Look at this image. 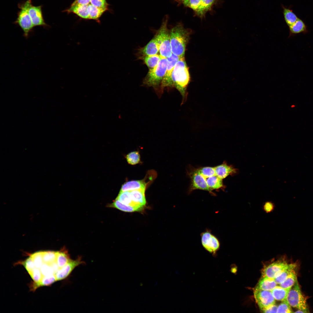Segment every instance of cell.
I'll use <instances>...</instances> for the list:
<instances>
[{
  "label": "cell",
  "mask_w": 313,
  "mask_h": 313,
  "mask_svg": "<svg viewBox=\"0 0 313 313\" xmlns=\"http://www.w3.org/2000/svg\"><path fill=\"white\" fill-rule=\"evenodd\" d=\"M108 6L106 0H75L64 11L74 13L83 19L99 21L103 14L108 10Z\"/></svg>",
  "instance_id": "6da1fadb"
},
{
  "label": "cell",
  "mask_w": 313,
  "mask_h": 313,
  "mask_svg": "<svg viewBox=\"0 0 313 313\" xmlns=\"http://www.w3.org/2000/svg\"><path fill=\"white\" fill-rule=\"evenodd\" d=\"M173 86L179 92L183 98V103L187 96L186 89L190 80L188 68L184 57L181 58L177 62L172 74Z\"/></svg>",
  "instance_id": "7a4b0ae2"
},
{
  "label": "cell",
  "mask_w": 313,
  "mask_h": 313,
  "mask_svg": "<svg viewBox=\"0 0 313 313\" xmlns=\"http://www.w3.org/2000/svg\"><path fill=\"white\" fill-rule=\"evenodd\" d=\"M170 32L172 53L180 58L184 57L186 46L189 38V32L179 24L172 28Z\"/></svg>",
  "instance_id": "3957f363"
},
{
  "label": "cell",
  "mask_w": 313,
  "mask_h": 313,
  "mask_svg": "<svg viewBox=\"0 0 313 313\" xmlns=\"http://www.w3.org/2000/svg\"><path fill=\"white\" fill-rule=\"evenodd\" d=\"M168 19L167 15L164 17L161 26L156 34L159 43L160 55L161 57L165 58L170 57L172 54L170 32L167 26Z\"/></svg>",
  "instance_id": "277c9868"
},
{
  "label": "cell",
  "mask_w": 313,
  "mask_h": 313,
  "mask_svg": "<svg viewBox=\"0 0 313 313\" xmlns=\"http://www.w3.org/2000/svg\"><path fill=\"white\" fill-rule=\"evenodd\" d=\"M167 58L161 57L158 65L150 69L143 81V83L149 87L155 88L161 85L165 74L167 66Z\"/></svg>",
  "instance_id": "5b68a950"
},
{
  "label": "cell",
  "mask_w": 313,
  "mask_h": 313,
  "mask_svg": "<svg viewBox=\"0 0 313 313\" xmlns=\"http://www.w3.org/2000/svg\"><path fill=\"white\" fill-rule=\"evenodd\" d=\"M18 7L20 9L17 13V19L14 23L21 28L23 32V37L27 39L33 32L34 27L25 1L19 3Z\"/></svg>",
  "instance_id": "8992f818"
},
{
  "label": "cell",
  "mask_w": 313,
  "mask_h": 313,
  "mask_svg": "<svg viewBox=\"0 0 313 313\" xmlns=\"http://www.w3.org/2000/svg\"><path fill=\"white\" fill-rule=\"evenodd\" d=\"M286 300L291 307L308 312L306 298L301 292L297 280L289 291Z\"/></svg>",
  "instance_id": "52a82bcc"
},
{
  "label": "cell",
  "mask_w": 313,
  "mask_h": 313,
  "mask_svg": "<svg viewBox=\"0 0 313 313\" xmlns=\"http://www.w3.org/2000/svg\"><path fill=\"white\" fill-rule=\"evenodd\" d=\"M25 2L34 27L42 26L46 29L49 28L50 27L46 23L43 18L42 6H33L31 0H27Z\"/></svg>",
  "instance_id": "ba28073f"
},
{
  "label": "cell",
  "mask_w": 313,
  "mask_h": 313,
  "mask_svg": "<svg viewBox=\"0 0 313 313\" xmlns=\"http://www.w3.org/2000/svg\"><path fill=\"white\" fill-rule=\"evenodd\" d=\"M254 295L256 301L261 310L275 304V301L271 291H267L254 288Z\"/></svg>",
  "instance_id": "9c48e42d"
},
{
  "label": "cell",
  "mask_w": 313,
  "mask_h": 313,
  "mask_svg": "<svg viewBox=\"0 0 313 313\" xmlns=\"http://www.w3.org/2000/svg\"><path fill=\"white\" fill-rule=\"evenodd\" d=\"M293 264H288L286 262L278 261L267 265L262 269V276L274 279L283 271L290 267Z\"/></svg>",
  "instance_id": "30bf717a"
},
{
  "label": "cell",
  "mask_w": 313,
  "mask_h": 313,
  "mask_svg": "<svg viewBox=\"0 0 313 313\" xmlns=\"http://www.w3.org/2000/svg\"><path fill=\"white\" fill-rule=\"evenodd\" d=\"M189 175L191 181L190 191L200 189L212 193L208 186L206 178L199 172L198 169L191 171Z\"/></svg>",
  "instance_id": "8fae6325"
},
{
  "label": "cell",
  "mask_w": 313,
  "mask_h": 313,
  "mask_svg": "<svg viewBox=\"0 0 313 313\" xmlns=\"http://www.w3.org/2000/svg\"><path fill=\"white\" fill-rule=\"evenodd\" d=\"M201 242L204 248L214 255H215L219 248L220 244L218 239L209 232L202 233Z\"/></svg>",
  "instance_id": "7c38bea8"
},
{
  "label": "cell",
  "mask_w": 313,
  "mask_h": 313,
  "mask_svg": "<svg viewBox=\"0 0 313 313\" xmlns=\"http://www.w3.org/2000/svg\"><path fill=\"white\" fill-rule=\"evenodd\" d=\"M180 58L172 53L170 57L167 58L168 61L167 70L160 85L161 90L165 88L173 86L172 74L176 63Z\"/></svg>",
  "instance_id": "4fadbf2b"
},
{
  "label": "cell",
  "mask_w": 313,
  "mask_h": 313,
  "mask_svg": "<svg viewBox=\"0 0 313 313\" xmlns=\"http://www.w3.org/2000/svg\"><path fill=\"white\" fill-rule=\"evenodd\" d=\"M84 262L81 261V257H78L75 260L71 259L65 265L54 273L57 281L61 280L67 278L73 270L77 266Z\"/></svg>",
  "instance_id": "5bb4252c"
},
{
  "label": "cell",
  "mask_w": 313,
  "mask_h": 313,
  "mask_svg": "<svg viewBox=\"0 0 313 313\" xmlns=\"http://www.w3.org/2000/svg\"><path fill=\"white\" fill-rule=\"evenodd\" d=\"M214 168L215 175L223 179L229 175H236L239 172L238 169L235 168L232 165L228 164L225 161Z\"/></svg>",
  "instance_id": "9a60e30c"
},
{
  "label": "cell",
  "mask_w": 313,
  "mask_h": 313,
  "mask_svg": "<svg viewBox=\"0 0 313 313\" xmlns=\"http://www.w3.org/2000/svg\"><path fill=\"white\" fill-rule=\"evenodd\" d=\"M159 43L155 35L154 37L141 50L145 56L157 54L159 52Z\"/></svg>",
  "instance_id": "2e32d148"
},
{
  "label": "cell",
  "mask_w": 313,
  "mask_h": 313,
  "mask_svg": "<svg viewBox=\"0 0 313 313\" xmlns=\"http://www.w3.org/2000/svg\"><path fill=\"white\" fill-rule=\"evenodd\" d=\"M146 183L143 180H134L127 181L122 186L120 192L131 191L135 190H145Z\"/></svg>",
  "instance_id": "e0dca14e"
},
{
  "label": "cell",
  "mask_w": 313,
  "mask_h": 313,
  "mask_svg": "<svg viewBox=\"0 0 313 313\" xmlns=\"http://www.w3.org/2000/svg\"><path fill=\"white\" fill-rule=\"evenodd\" d=\"M277 283L274 279L262 276L259 281L255 288L267 291H271L277 286Z\"/></svg>",
  "instance_id": "ac0fdd59"
},
{
  "label": "cell",
  "mask_w": 313,
  "mask_h": 313,
  "mask_svg": "<svg viewBox=\"0 0 313 313\" xmlns=\"http://www.w3.org/2000/svg\"><path fill=\"white\" fill-rule=\"evenodd\" d=\"M145 190L140 189L130 191L132 200L138 206L144 208L146 203L145 196Z\"/></svg>",
  "instance_id": "d6986e66"
},
{
  "label": "cell",
  "mask_w": 313,
  "mask_h": 313,
  "mask_svg": "<svg viewBox=\"0 0 313 313\" xmlns=\"http://www.w3.org/2000/svg\"><path fill=\"white\" fill-rule=\"evenodd\" d=\"M290 35L292 36L301 33H305L308 32L306 25L301 19L298 18L296 21L289 27Z\"/></svg>",
  "instance_id": "ffe728a7"
},
{
  "label": "cell",
  "mask_w": 313,
  "mask_h": 313,
  "mask_svg": "<svg viewBox=\"0 0 313 313\" xmlns=\"http://www.w3.org/2000/svg\"><path fill=\"white\" fill-rule=\"evenodd\" d=\"M206 180L208 186L211 191L213 190L223 189L225 188L223 179L216 175L206 178Z\"/></svg>",
  "instance_id": "44dd1931"
},
{
  "label": "cell",
  "mask_w": 313,
  "mask_h": 313,
  "mask_svg": "<svg viewBox=\"0 0 313 313\" xmlns=\"http://www.w3.org/2000/svg\"><path fill=\"white\" fill-rule=\"evenodd\" d=\"M108 206L126 212H133L142 210L139 208L123 204L117 199L112 203L109 204Z\"/></svg>",
  "instance_id": "7402d4cb"
},
{
  "label": "cell",
  "mask_w": 313,
  "mask_h": 313,
  "mask_svg": "<svg viewBox=\"0 0 313 313\" xmlns=\"http://www.w3.org/2000/svg\"><path fill=\"white\" fill-rule=\"evenodd\" d=\"M281 7L284 20L287 25L289 27L294 23L298 18L290 7H286L283 5H281Z\"/></svg>",
  "instance_id": "603a6c76"
},
{
  "label": "cell",
  "mask_w": 313,
  "mask_h": 313,
  "mask_svg": "<svg viewBox=\"0 0 313 313\" xmlns=\"http://www.w3.org/2000/svg\"><path fill=\"white\" fill-rule=\"evenodd\" d=\"M116 199L123 204L139 208L141 210H143L144 208L138 206L134 202L132 198L130 191L119 192Z\"/></svg>",
  "instance_id": "cb8c5ba5"
},
{
  "label": "cell",
  "mask_w": 313,
  "mask_h": 313,
  "mask_svg": "<svg viewBox=\"0 0 313 313\" xmlns=\"http://www.w3.org/2000/svg\"><path fill=\"white\" fill-rule=\"evenodd\" d=\"M291 288H283L280 286H276L271 291L275 300L283 301L286 300Z\"/></svg>",
  "instance_id": "d4e9b609"
},
{
  "label": "cell",
  "mask_w": 313,
  "mask_h": 313,
  "mask_svg": "<svg viewBox=\"0 0 313 313\" xmlns=\"http://www.w3.org/2000/svg\"><path fill=\"white\" fill-rule=\"evenodd\" d=\"M71 260L69 254L65 249L57 252L56 261L60 268L63 267Z\"/></svg>",
  "instance_id": "484cf974"
},
{
  "label": "cell",
  "mask_w": 313,
  "mask_h": 313,
  "mask_svg": "<svg viewBox=\"0 0 313 313\" xmlns=\"http://www.w3.org/2000/svg\"><path fill=\"white\" fill-rule=\"evenodd\" d=\"M144 61L150 69L156 66L160 61L161 57L160 55L156 54L144 57Z\"/></svg>",
  "instance_id": "4316f807"
},
{
  "label": "cell",
  "mask_w": 313,
  "mask_h": 313,
  "mask_svg": "<svg viewBox=\"0 0 313 313\" xmlns=\"http://www.w3.org/2000/svg\"><path fill=\"white\" fill-rule=\"evenodd\" d=\"M214 0H201L200 5L195 11L200 16L204 15L211 9Z\"/></svg>",
  "instance_id": "83f0119b"
},
{
  "label": "cell",
  "mask_w": 313,
  "mask_h": 313,
  "mask_svg": "<svg viewBox=\"0 0 313 313\" xmlns=\"http://www.w3.org/2000/svg\"><path fill=\"white\" fill-rule=\"evenodd\" d=\"M297 280L296 274L293 270L285 280L279 284V286L283 288H291Z\"/></svg>",
  "instance_id": "f1b7e54d"
},
{
  "label": "cell",
  "mask_w": 313,
  "mask_h": 313,
  "mask_svg": "<svg viewBox=\"0 0 313 313\" xmlns=\"http://www.w3.org/2000/svg\"><path fill=\"white\" fill-rule=\"evenodd\" d=\"M57 281L54 274L48 276H43L39 282L38 283H34L33 284V288H35L41 286L49 285Z\"/></svg>",
  "instance_id": "f546056e"
},
{
  "label": "cell",
  "mask_w": 313,
  "mask_h": 313,
  "mask_svg": "<svg viewBox=\"0 0 313 313\" xmlns=\"http://www.w3.org/2000/svg\"><path fill=\"white\" fill-rule=\"evenodd\" d=\"M296 267V264H293L290 267L281 272L278 276L274 279L276 283L280 284L283 282Z\"/></svg>",
  "instance_id": "4dcf8cb0"
},
{
  "label": "cell",
  "mask_w": 313,
  "mask_h": 313,
  "mask_svg": "<svg viewBox=\"0 0 313 313\" xmlns=\"http://www.w3.org/2000/svg\"><path fill=\"white\" fill-rule=\"evenodd\" d=\"M42 256L44 263L50 264L56 261L57 252L51 251H43Z\"/></svg>",
  "instance_id": "1f68e13d"
},
{
  "label": "cell",
  "mask_w": 313,
  "mask_h": 313,
  "mask_svg": "<svg viewBox=\"0 0 313 313\" xmlns=\"http://www.w3.org/2000/svg\"><path fill=\"white\" fill-rule=\"evenodd\" d=\"M126 159L129 164L134 165L139 163L140 156L139 152L135 151L128 153L126 156Z\"/></svg>",
  "instance_id": "d6a6232c"
},
{
  "label": "cell",
  "mask_w": 313,
  "mask_h": 313,
  "mask_svg": "<svg viewBox=\"0 0 313 313\" xmlns=\"http://www.w3.org/2000/svg\"><path fill=\"white\" fill-rule=\"evenodd\" d=\"M30 256L32 258L35 267L40 269L44 263L43 259L42 251L35 252Z\"/></svg>",
  "instance_id": "836d02e7"
},
{
  "label": "cell",
  "mask_w": 313,
  "mask_h": 313,
  "mask_svg": "<svg viewBox=\"0 0 313 313\" xmlns=\"http://www.w3.org/2000/svg\"><path fill=\"white\" fill-rule=\"evenodd\" d=\"M198 169L205 178L215 175L214 167H205L200 168Z\"/></svg>",
  "instance_id": "e575fe53"
},
{
  "label": "cell",
  "mask_w": 313,
  "mask_h": 313,
  "mask_svg": "<svg viewBox=\"0 0 313 313\" xmlns=\"http://www.w3.org/2000/svg\"><path fill=\"white\" fill-rule=\"evenodd\" d=\"M277 312L290 313L293 312L291 306L286 300L283 302L278 306Z\"/></svg>",
  "instance_id": "d590c367"
},
{
  "label": "cell",
  "mask_w": 313,
  "mask_h": 313,
  "mask_svg": "<svg viewBox=\"0 0 313 313\" xmlns=\"http://www.w3.org/2000/svg\"><path fill=\"white\" fill-rule=\"evenodd\" d=\"M40 269L43 276H48L54 274L52 268L49 264L44 263Z\"/></svg>",
  "instance_id": "8d00e7d4"
},
{
  "label": "cell",
  "mask_w": 313,
  "mask_h": 313,
  "mask_svg": "<svg viewBox=\"0 0 313 313\" xmlns=\"http://www.w3.org/2000/svg\"><path fill=\"white\" fill-rule=\"evenodd\" d=\"M29 274L34 281V283H36L39 282L43 276L40 269L36 267Z\"/></svg>",
  "instance_id": "74e56055"
},
{
  "label": "cell",
  "mask_w": 313,
  "mask_h": 313,
  "mask_svg": "<svg viewBox=\"0 0 313 313\" xmlns=\"http://www.w3.org/2000/svg\"><path fill=\"white\" fill-rule=\"evenodd\" d=\"M22 264L29 274L35 268L33 261L30 256L23 262Z\"/></svg>",
  "instance_id": "f35d334b"
},
{
  "label": "cell",
  "mask_w": 313,
  "mask_h": 313,
  "mask_svg": "<svg viewBox=\"0 0 313 313\" xmlns=\"http://www.w3.org/2000/svg\"><path fill=\"white\" fill-rule=\"evenodd\" d=\"M275 207V204L273 202L271 201H267L263 204V208L266 213H269L273 211Z\"/></svg>",
  "instance_id": "ab89813d"
},
{
  "label": "cell",
  "mask_w": 313,
  "mask_h": 313,
  "mask_svg": "<svg viewBox=\"0 0 313 313\" xmlns=\"http://www.w3.org/2000/svg\"><path fill=\"white\" fill-rule=\"evenodd\" d=\"M201 0H188L185 6L196 11L199 8Z\"/></svg>",
  "instance_id": "60d3db41"
},
{
  "label": "cell",
  "mask_w": 313,
  "mask_h": 313,
  "mask_svg": "<svg viewBox=\"0 0 313 313\" xmlns=\"http://www.w3.org/2000/svg\"><path fill=\"white\" fill-rule=\"evenodd\" d=\"M278 306L275 304L270 305L262 310L264 313L277 312Z\"/></svg>",
  "instance_id": "b9f144b4"
},
{
  "label": "cell",
  "mask_w": 313,
  "mask_h": 313,
  "mask_svg": "<svg viewBox=\"0 0 313 313\" xmlns=\"http://www.w3.org/2000/svg\"><path fill=\"white\" fill-rule=\"evenodd\" d=\"M52 268L54 273L56 272L59 269L56 261L49 264Z\"/></svg>",
  "instance_id": "7bdbcfd3"
},
{
  "label": "cell",
  "mask_w": 313,
  "mask_h": 313,
  "mask_svg": "<svg viewBox=\"0 0 313 313\" xmlns=\"http://www.w3.org/2000/svg\"><path fill=\"white\" fill-rule=\"evenodd\" d=\"M188 0H176V1L178 2L182 3L185 5Z\"/></svg>",
  "instance_id": "ee69618b"
},
{
  "label": "cell",
  "mask_w": 313,
  "mask_h": 313,
  "mask_svg": "<svg viewBox=\"0 0 313 313\" xmlns=\"http://www.w3.org/2000/svg\"><path fill=\"white\" fill-rule=\"evenodd\" d=\"M295 313H306L308 312L307 311L303 310H299L296 312H294Z\"/></svg>",
  "instance_id": "f6af8a7d"
}]
</instances>
